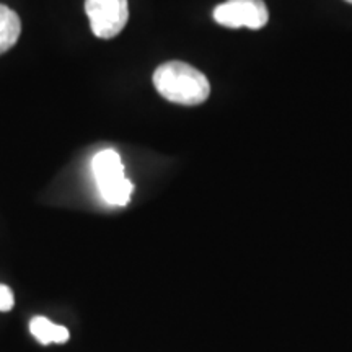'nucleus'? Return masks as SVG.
Returning a JSON list of instances; mask_svg holds the SVG:
<instances>
[{
  "label": "nucleus",
  "instance_id": "1",
  "mask_svg": "<svg viewBox=\"0 0 352 352\" xmlns=\"http://www.w3.org/2000/svg\"><path fill=\"white\" fill-rule=\"evenodd\" d=\"M153 85L165 100L184 107L204 103L210 95L208 77L182 60H170L153 72Z\"/></svg>",
  "mask_w": 352,
  "mask_h": 352
},
{
  "label": "nucleus",
  "instance_id": "2",
  "mask_svg": "<svg viewBox=\"0 0 352 352\" xmlns=\"http://www.w3.org/2000/svg\"><path fill=\"white\" fill-rule=\"evenodd\" d=\"M100 195L109 206H126L131 201L134 184L126 178L121 155L113 148L100 151L91 160Z\"/></svg>",
  "mask_w": 352,
  "mask_h": 352
},
{
  "label": "nucleus",
  "instance_id": "3",
  "mask_svg": "<svg viewBox=\"0 0 352 352\" xmlns=\"http://www.w3.org/2000/svg\"><path fill=\"white\" fill-rule=\"evenodd\" d=\"M85 12L96 38L111 39L126 28L129 20L127 0H85Z\"/></svg>",
  "mask_w": 352,
  "mask_h": 352
},
{
  "label": "nucleus",
  "instance_id": "4",
  "mask_svg": "<svg viewBox=\"0 0 352 352\" xmlns=\"http://www.w3.org/2000/svg\"><path fill=\"white\" fill-rule=\"evenodd\" d=\"M214 20L227 28L261 30L270 12L263 0H227L214 8Z\"/></svg>",
  "mask_w": 352,
  "mask_h": 352
},
{
  "label": "nucleus",
  "instance_id": "5",
  "mask_svg": "<svg viewBox=\"0 0 352 352\" xmlns=\"http://www.w3.org/2000/svg\"><path fill=\"white\" fill-rule=\"evenodd\" d=\"M30 331H32L33 336L36 338V341L41 342L43 346L52 344V342L54 344H64L70 338L67 328L52 323L46 316H34L30 321Z\"/></svg>",
  "mask_w": 352,
  "mask_h": 352
},
{
  "label": "nucleus",
  "instance_id": "6",
  "mask_svg": "<svg viewBox=\"0 0 352 352\" xmlns=\"http://www.w3.org/2000/svg\"><path fill=\"white\" fill-rule=\"evenodd\" d=\"M21 34L19 13L0 3V54L10 51Z\"/></svg>",
  "mask_w": 352,
  "mask_h": 352
},
{
  "label": "nucleus",
  "instance_id": "7",
  "mask_svg": "<svg viewBox=\"0 0 352 352\" xmlns=\"http://www.w3.org/2000/svg\"><path fill=\"white\" fill-rule=\"evenodd\" d=\"M15 305L12 289L6 284H0V311H10Z\"/></svg>",
  "mask_w": 352,
  "mask_h": 352
},
{
  "label": "nucleus",
  "instance_id": "8",
  "mask_svg": "<svg viewBox=\"0 0 352 352\" xmlns=\"http://www.w3.org/2000/svg\"><path fill=\"white\" fill-rule=\"evenodd\" d=\"M346 2H349V3H352V0H346Z\"/></svg>",
  "mask_w": 352,
  "mask_h": 352
}]
</instances>
